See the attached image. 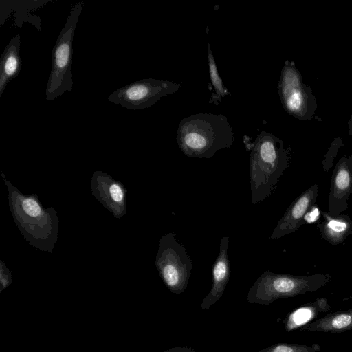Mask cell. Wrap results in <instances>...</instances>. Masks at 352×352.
I'll use <instances>...</instances> for the list:
<instances>
[{
	"mask_svg": "<svg viewBox=\"0 0 352 352\" xmlns=\"http://www.w3.org/2000/svg\"><path fill=\"white\" fill-rule=\"evenodd\" d=\"M322 214L324 219L318 224V228L322 238L329 243L340 245L352 234V219L348 215L331 216L328 212H322Z\"/></svg>",
	"mask_w": 352,
	"mask_h": 352,
	"instance_id": "cell-12",
	"label": "cell"
},
{
	"mask_svg": "<svg viewBox=\"0 0 352 352\" xmlns=\"http://www.w3.org/2000/svg\"><path fill=\"white\" fill-rule=\"evenodd\" d=\"M83 3H75L60 32L52 50V67L45 90V99L52 101L73 89V40Z\"/></svg>",
	"mask_w": 352,
	"mask_h": 352,
	"instance_id": "cell-4",
	"label": "cell"
},
{
	"mask_svg": "<svg viewBox=\"0 0 352 352\" xmlns=\"http://www.w3.org/2000/svg\"><path fill=\"white\" fill-rule=\"evenodd\" d=\"M331 309L327 298L320 297L314 301L304 304L290 313L283 320L284 327L288 332L300 329L313 322L320 314Z\"/></svg>",
	"mask_w": 352,
	"mask_h": 352,
	"instance_id": "cell-10",
	"label": "cell"
},
{
	"mask_svg": "<svg viewBox=\"0 0 352 352\" xmlns=\"http://www.w3.org/2000/svg\"><path fill=\"white\" fill-rule=\"evenodd\" d=\"M298 78L293 68L285 66L280 81V94L285 109L296 113L302 108L304 98L298 86Z\"/></svg>",
	"mask_w": 352,
	"mask_h": 352,
	"instance_id": "cell-14",
	"label": "cell"
},
{
	"mask_svg": "<svg viewBox=\"0 0 352 352\" xmlns=\"http://www.w3.org/2000/svg\"><path fill=\"white\" fill-rule=\"evenodd\" d=\"M258 352H321V346L317 343L310 345L278 343L267 346Z\"/></svg>",
	"mask_w": 352,
	"mask_h": 352,
	"instance_id": "cell-16",
	"label": "cell"
},
{
	"mask_svg": "<svg viewBox=\"0 0 352 352\" xmlns=\"http://www.w3.org/2000/svg\"><path fill=\"white\" fill-rule=\"evenodd\" d=\"M110 193L113 199L116 201H120L122 199L123 194L121 188L116 184L110 187Z\"/></svg>",
	"mask_w": 352,
	"mask_h": 352,
	"instance_id": "cell-19",
	"label": "cell"
},
{
	"mask_svg": "<svg viewBox=\"0 0 352 352\" xmlns=\"http://www.w3.org/2000/svg\"><path fill=\"white\" fill-rule=\"evenodd\" d=\"M234 133L221 114L197 113L182 120L177 141L183 153L192 158H211L217 151L232 146Z\"/></svg>",
	"mask_w": 352,
	"mask_h": 352,
	"instance_id": "cell-1",
	"label": "cell"
},
{
	"mask_svg": "<svg viewBox=\"0 0 352 352\" xmlns=\"http://www.w3.org/2000/svg\"><path fill=\"white\" fill-rule=\"evenodd\" d=\"M352 298V296H349V297H346L344 298H343V301H345V300H347L349 299H351Z\"/></svg>",
	"mask_w": 352,
	"mask_h": 352,
	"instance_id": "cell-21",
	"label": "cell"
},
{
	"mask_svg": "<svg viewBox=\"0 0 352 352\" xmlns=\"http://www.w3.org/2000/svg\"><path fill=\"white\" fill-rule=\"evenodd\" d=\"M208 60L210 83L213 90L209 103L214 102L217 104L223 97L230 96V93L223 85V80L219 76L210 43H208Z\"/></svg>",
	"mask_w": 352,
	"mask_h": 352,
	"instance_id": "cell-15",
	"label": "cell"
},
{
	"mask_svg": "<svg viewBox=\"0 0 352 352\" xmlns=\"http://www.w3.org/2000/svg\"><path fill=\"white\" fill-rule=\"evenodd\" d=\"M320 208L314 204L305 214L304 221L307 223L316 222L320 218Z\"/></svg>",
	"mask_w": 352,
	"mask_h": 352,
	"instance_id": "cell-18",
	"label": "cell"
},
{
	"mask_svg": "<svg viewBox=\"0 0 352 352\" xmlns=\"http://www.w3.org/2000/svg\"><path fill=\"white\" fill-rule=\"evenodd\" d=\"M318 185L314 184L301 193L288 207L278 222L270 239H278L296 231L304 223V217L316 204Z\"/></svg>",
	"mask_w": 352,
	"mask_h": 352,
	"instance_id": "cell-7",
	"label": "cell"
},
{
	"mask_svg": "<svg viewBox=\"0 0 352 352\" xmlns=\"http://www.w3.org/2000/svg\"><path fill=\"white\" fill-rule=\"evenodd\" d=\"M23 208L25 212L31 217L38 216L41 212L40 206L33 199H25L23 202Z\"/></svg>",
	"mask_w": 352,
	"mask_h": 352,
	"instance_id": "cell-17",
	"label": "cell"
},
{
	"mask_svg": "<svg viewBox=\"0 0 352 352\" xmlns=\"http://www.w3.org/2000/svg\"><path fill=\"white\" fill-rule=\"evenodd\" d=\"M157 266L164 283L175 294L184 292L192 270V259L185 247L177 242L175 232L163 236L160 241Z\"/></svg>",
	"mask_w": 352,
	"mask_h": 352,
	"instance_id": "cell-5",
	"label": "cell"
},
{
	"mask_svg": "<svg viewBox=\"0 0 352 352\" xmlns=\"http://www.w3.org/2000/svg\"><path fill=\"white\" fill-rule=\"evenodd\" d=\"M352 194V157H343L333 171L329 195V214L338 216L348 208Z\"/></svg>",
	"mask_w": 352,
	"mask_h": 352,
	"instance_id": "cell-8",
	"label": "cell"
},
{
	"mask_svg": "<svg viewBox=\"0 0 352 352\" xmlns=\"http://www.w3.org/2000/svg\"><path fill=\"white\" fill-rule=\"evenodd\" d=\"M288 166L282 142L262 131L250 144V176L251 202L256 204L273 192Z\"/></svg>",
	"mask_w": 352,
	"mask_h": 352,
	"instance_id": "cell-2",
	"label": "cell"
},
{
	"mask_svg": "<svg viewBox=\"0 0 352 352\" xmlns=\"http://www.w3.org/2000/svg\"><path fill=\"white\" fill-rule=\"evenodd\" d=\"M21 37L15 35L8 43L0 59V96L8 84L17 77L22 67L20 56Z\"/></svg>",
	"mask_w": 352,
	"mask_h": 352,
	"instance_id": "cell-11",
	"label": "cell"
},
{
	"mask_svg": "<svg viewBox=\"0 0 352 352\" xmlns=\"http://www.w3.org/2000/svg\"><path fill=\"white\" fill-rule=\"evenodd\" d=\"M164 352H196L192 348L189 346H174L171 347Z\"/></svg>",
	"mask_w": 352,
	"mask_h": 352,
	"instance_id": "cell-20",
	"label": "cell"
},
{
	"mask_svg": "<svg viewBox=\"0 0 352 352\" xmlns=\"http://www.w3.org/2000/svg\"><path fill=\"white\" fill-rule=\"evenodd\" d=\"M331 279V276L329 274L300 276L266 270L250 288L247 300L250 303L269 305L280 298L316 292L325 286Z\"/></svg>",
	"mask_w": 352,
	"mask_h": 352,
	"instance_id": "cell-3",
	"label": "cell"
},
{
	"mask_svg": "<svg viewBox=\"0 0 352 352\" xmlns=\"http://www.w3.org/2000/svg\"><path fill=\"white\" fill-rule=\"evenodd\" d=\"M181 87L175 82L146 78L120 87L109 96V101L132 110L151 107L162 98L173 94Z\"/></svg>",
	"mask_w": 352,
	"mask_h": 352,
	"instance_id": "cell-6",
	"label": "cell"
},
{
	"mask_svg": "<svg viewBox=\"0 0 352 352\" xmlns=\"http://www.w3.org/2000/svg\"><path fill=\"white\" fill-rule=\"evenodd\" d=\"M229 236L221 239L219 254L212 267V287L204 298L201 308L208 309L222 296L230 276V265L228 258Z\"/></svg>",
	"mask_w": 352,
	"mask_h": 352,
	"instance_id": "cell-9",
	"label": "cell"
},
{
	"mask_svg": "<svg viewBox=\"0 0 352 352\" xmlns=\"http://www.w3.org/2000/svg\"><path fill=\"white\" fill-rule=\"evenodd\" d=\"M352 330V308L328 313L300 329V331L342 333Z\"/></svg>",
	"mask_w": 352,
	"mask_h": 352,
	"instance_id": "cell-13",
	"label": "cell"
}]
</instances>
